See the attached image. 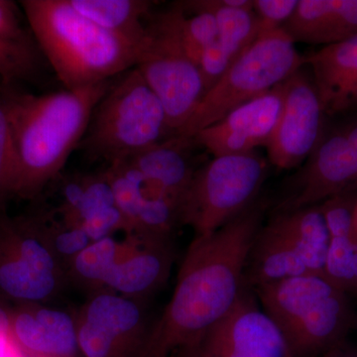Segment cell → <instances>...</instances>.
I'll use <instances>...</instances> for the list:
<instances>
[{
    "instance_id": "7402d4cb",
    "label": "cell",
    "mask_w": 357,
    "mask_h": 357,
    "mask_svg": "<svg viewBox=\"0 0 357 357\" xmlns=\"http://www.w3.org/2000/svg\"><path fill=\"white\" fill-rule=\"evenodd\" d=\"M91 22L139 47L145 37L144 20L154 2L148 0H70Z\"/></svg>"
},
{
    "instance_id": "d6986e66",
    "label": "cell",
    "mask_w": 357,
    "mask_h": 357,
    "mask_svg": "<svg viewBox=\"0 0 357 357\" xmlns=\"http://www.w3.org/2000/svg\"><path fill=\"white\" fill-rule=\"evenodd\" d=\"M192 138L172 136L129 160L141 173L148 190L169 197L180 206L197 169L189 151Z\"/></svg>"
},
{
    "instance_id": "6da1fadb",
    "label": "cell",
    "mask_w": 357,
    "mask_h": 357,
    "mask_svg": "<svg viewBox=\"0 0 357 357\" xmlns=\"http://www.w3.org/2000/svg\"><path fill=\"white\" fill-rule=\"evenodd\" d=\"M264 211V202L256 199L220 229L195 236L178 269L172 297L151 324L141 357H170L198 345L232 309L245 287L249 250Z\"/></svg>"
},
{
    "instance_id": "e575fe53",
    "label": "cell",
    "mask_w": 357,
    "mask_h": 357,
    "mask_svg": "<svg viewBox=\"0 0 357 357\" xmlns=\"http://www.w3.org/2000/svg\"><path fill=\"white\" fill-rule=\"evenodd\" d=\"M0 38L16 41L33 38L21 25L17 6L8 0H0Z\"/></svg>"
},
{
    "instance_id": "4fadbf2b",
    "label": "cell",
    "mask_w": 357,
    "mask_h": 357,
    "mask_svg": "<svg viewBox=\"0 0 357 357\" xmlns=\"http://www.w3.org/2000/svg\"><path fill=\"white\" fill-rule=\"evenodd\" d=\"M197 347L203 357H296L285 335L246 284L232 309Z\"/></svg>"
},
{
    "instance_id": "d6a6232c",
    "label": "cell",
    "mask_w": 357,
    "mask_h": 357,
    "mask_svg": "<svg viewBox=\"0 0 357 357\" xmlns=\"http://www.w3.org/2000/svg\"><path fill=\"white\" fill-rule=\"evenodd\" d=\"M236 59L218 40L204 51L199 62V69L203 77L206 93L218 83Z\"/></svg>"
},
{
    "instance_id": "7c38bea8",
    "label": "cell",
    "mask_w": 357,
    "mask_h": 357,
    "mask_svg": "<svg viewBox=\"0 0 357 357\" xmlns=\"http://www.w3.org/2000/svg\"><path fill=\"white\" fill-rule=\"evenodd\" d=\"M326 117L311 70L304 65L286 81L280 119L266 147L272 165L283 170L302 166L319 144Z\"/></svg>"
},
{
    "instance_id": "603a6c76",
    "label": "cell",
    "mask_w": 357,
    "mask_h": 357,
    "mask_svg": "<svg viewBox=\"0 0 357 357\" xmlns=\"http://www.w3.org/2000/svg\"><path fill=\"white\" fill-rule=\"evenodd\" d=\"M180 6L185 13L213 14L217 21L218 42L236 58L261 34L255 10L230 7L225 0H190L180 2Z\"/></svg>"
},
{
    "instance_id": "e0dca14e",
    "label": "cell",
    "mask_w": 357,
    "mask_h": 357,
    "mask_svg": "<svg viewBox=\"0 0 357 357\" xmlns=\"http://www.w3.org/2000/svg\"><path fill=\"white\" fill-rule=\"evenodd\" d=\"M307 275L325 276V264L271 225H261L249 250L244 274L246 286L255 290Z\"/></svg>"
},
{
    "instance_id": "7a4b0ae2",
    "label": "cell",
    "mask_w": 357,
    "mask_h": 357,
    "mask_svg": "<svg viewBox=\"0 0 357 357\" xmlns=\"http://www.w3.org/2000/svg\"><path fill=\"white\" fill-rule=\"evenodd\" d=\"M110 81L35 96L7 86L17 160L13 198L36 199L79 146Z\"/></svg>"
},
{
    "instance_id": "f35d334b",
    "label": "cell",
    "mask_w": 357,
    "mask_h": 357,
    "mask_svg": "<svg viewBox=\"0 0 357 357\" xmlns=\"http://www.w3.org/2000/svg\"><path fill=\"white\" fill-rule=\"evenodd\" d=\"M176 357H203L199 354L198 347L197 345L195 347H187V349H182L177 352V356Z\"/></svg>"
},
{
    "instance_id": "44dd1931",
    "label": "cell",
    "mask_w": 357,
    "mask_h": 357,
    "mask_svg": "<svg viewBox=\"0 0 357 357\" xmlns=\"http://www.w3.org/2000/svg\"><path fill=\"white\" fill-rule=\"evenodd\" d=\"M131 243V234H126L122 239L109 236L93 241L66 268L68 284L89 296L105 291L109 275Z\"/></svg>"
},
{
    "instance_id": "5bb4252c",
    "label": "cell",
    "mask_w": 357,
    "mask_h": 357,
    "mask_svg": "<svg viewBox=\"0 0 357 357\" xmlns=\"http://www.w3.org/2000/svg\"><path fill=\"white\" fill-rule=\"evenodd\" d=\"M285 89L286 81L231 110L217 123L199 131L192 137L195 144L215 157L267 147L280 119Z\"/></svg>"
},
{
    "instance_id": "ba28073f",
    "label": "cell",
    "mask_w": 357,
    "mask_h": 357,
    "mask_svg": "<svg viewBox=\"0 0 357 357\" xmlns=\"http://www.w3.org/2000/svg\"><path fill=\"white\" fill-rule=\"evenodd\" d=\"M68 286L44 236L39 208L18 215L0 210V302L50 304Z\"/></svg>"
},
{
    "instance_id": "83f0119b",
    "label": "cell",
    "mask_w": 357,
    "mask_h": 357,
    "mask_svg": "<svg viewBox=\"0 0 357 357\" xmlns=\"http://www.w3.org/2000/svg\"><path fill=\"white\" fill-rule=\"evenodd\" d=\"M17 174V160L9 115L8 91L0 86V210H7L13 198Z\"/></svg>"
},
{
    "instance_id": "5b68a950",
    "label": "cell",
    "mask_w": 357,
    "mask_h": 357,
    "mask_svg": "<svg viewBox=\"0 0 357 357\" xmlns=\"http://www.w3.org/2000/svg\"><path fill=\"white\" fill-rule=\"evenodd\" d=\"M172 136L163 105L134 67L110 84L79 147L89 158L112 165Z\"/></svg>"
},
{
    "instance_id": "ab89813d",
    "label": "cell",
    "mask_w": 357,
    "mask_h": 357,
    "mask_svg": "<svg viewBox=\"0 0 357 357\" xmlns=\"http://www.w3.org/2000/svg\"><path fill=\"white\" fill-rule=\"evenodd\" d=\"M352 241H356L357 243V202L356 208H354V220H352V230L351 236Z\"/></svg>"
},
{
    "instance_id": "30bf717a",
    "label": "cell",
    "mask_w": 357,
    "mask_h": 357,
    "mask_svg": "<svg viewBox=\"0 0 357 357\" xmlns=\"http://www.w3.org/2000/svg\"><path fill=\"white\" fill-rule=\"evenodd\" d=\"M81 357H141L151 323L145 303L102 291L75 314Z\"/></svg>"
},
{
    "instance_id": "4dcf8cb0",
    "label": "cell",
    "mask_w": 357,
    "mask_h": 357,
    "mask_svg": "<svg viewBox=\"0 0 357 357\" xmlns=\"http://www.w3.org/2000/svg\"><path fill=\"white\" fill-rule=\"evenodd\" d=\"M181 34L188 57L199 67L204 51L218 40L215 16L208 13H199L188 17L185 14Z\"/></svg>"
},
{
    "instance_id": "2e32d148",
    "label": "cell",
    "mask_w": 357,
    "mask_h": 357,
    "mask_svg": "<svg viewBox=\"0 0 357 357\" xmlns=\"http://www.w3.org/2000/svg\"><path fill=\"white\" fill-rule=\"evenodd\" d=\"M130 234L132 243L112 270L105 291L145 303L168 281L175 260L173 238Z\"/></svg>"
},
{
    "instance_id": "60d3db41",
    "label": "cell",
    "mask_w": 357,
    "mask_h": 357,
    "mask_svg": "<svg viewBox=\"0 0 357 357\" xmlns=\"http://www.w3.org/2000/svg\"><path fill=\"white\" fill-rule=\"evenodd\" d=\"M1 84H2V83H1V81H0V86H1Z\"/></svg>"
},
{
    "instance_id": "3957f363",
    "label": "cell",
    "mask_w": 357,
    "mask_h": 357,
    "mask_svg": "<svg viewBox=\"0 0 357 357\" xmlns=\"http://www.w3.org/2000/svg\"><path fill=\"white\" fill-rule=\"evenodd\" d=\"M20 6L65 89L109 81L135 67L139 47L91 22L70 0H22Z\"/></svg>"
},
{
    "instance_id": "9a60e30c",
    "label": "cell",
    "mask_w": 357,
    "mask_h": 357,
    "mask_svg": "<svg viewBox=\"0 0 357 357\" xmlns=\"http://www.w3.org/2000/svg\"><path fill=\"white\" fill-rule=\"evenodd\" d=\"M8 340L24 357H81L75 314L49 304L13 306Z\"/></svg>"
},
{
    "instance_id": "8fae6325",
    "label": "cell",
    "mask_w": 357,
    "mask_h": 357,
    "mask_svg": "<svg viewBox=\"0 0 357 357\" xmlns=\"http://www.w3.org/2000/svg\"><path fill=\"white\" fill-rule=\"evenodd\" d=\"M289 182L277 211L297 210L335 195L357 192V151L342 122L326 126L319 144Z\"/></svg>"
},
{
    "instance_id": "d4e9b609",
    "label": "cell",
    "mask_w": 357,
    "mask_h": 357,
    "mask_svg": "<svg viewBox=\"0 0 357 357\" xmlns=\"http://www.w3.org/2000/svg\"><path fill=\"white\" fill-rule=\"evenodd\" d=\"M112 185L114 203L128 225V234H132L143 199L146 196V185L139 171L130 162L112 164L105 171Z\"/></svg>"
},
{
    "instance_id": "ffe728a7",
    "label": "cell",
    "mask_w": 357,
    "mask_h": 357,
    "mask_svg": "<svg viewBox=\"0 0 357 357\" xmlns=\"http://www.w3.org/2000/svg\"><path fill=\"white\" fill-rule=\"evenodd\" d=\"M328 117L340 114L357 83V36L326 45L304 57Z\"/></svg>"
},
{
    "instance_id": "8d00e7d4",
    "label": "cell",
    "mask_w": 357,
    "mask_h": 357,
    "mask_svg": "<svg viewBox=\"0 0 357 357\" xmlns=\"http://www.w3.org/2000/svg\"><path fill=\"white\" fill-rule=\"evenodd\" d=\"M323 357H357V349L347 344L345 340L342 344L326 352Z\"/></svg>"
},
{
    "instance_id": "8992f818",
    "label": "cell",
    "mask_w": 357,
    "mask_h": 357,
    "mask_svg": "<svg viewBox=\"0 0 357 357\" xmlns=\"http://www.w3.org/2000/svg\"><path fill=\"white\" fill-rule=\"evenodd\" d=\"M303 66L304 56L282 28L261 33L204 95L191 119L174 136L194 137L231 110L287 81Z\"/></svg>"
},
{
    "instance_id": "d590c367",
    "label": "cell",
    "mask_w": 357,
    "mask_h": 357,
    "mask_svg": "<svg viewBox=\"0 0 357 357\" xmlns=\"http://www.w3.org/2000/svg\"><path fill=\"white\" fill-rule=\"evenodd\" d=\"M11 309L13 307L0 302V338L8 340L9 330H10Z\"/></svg>"
},
{
    "instance_id": "4316f807",
    "label": "cell",
    "mask_w": 357,
    "mask_h": 357,
    "mask_svg": "<svg viewBox=\"0 0 357 357\" xmlns=\"http://www.w3.org/2000/svg\"><path fill=\"white\" fill-rule=\"evenodd\" d=\"M40 52L34 38L16 41L0 38V81L6 86L32 81L38 76Z\"/></svg>"
},
{
    "instance_id": "f546056e",
    "label": "cell",
    "mask_w": 357,
    "mask_h": 357,
    "mask_svg": "<svg viewBox=\"0 0 357 357\" xmlns=\"http://www.w3.org/2000/svg\"><path fill=\"white\" fill-rule=\"evenodd\" d=\"M112 206H116L114 192L105 172L98 175H84L81 199L74 215L68 222L81 227L89 218Z\"/></svg>"
},
{
    "instance_id": "52a82bcc",
    "label": "cell",
    "mask_w": 357,
    "mask_h": 357,
    "mask_svg": "<svg viewBox=\"0 0 357 357\" xmlns=\"http://www.w3.org/2000/svg\"><path fill=\"white\" fill-rule=\"evenodd\" d=\"M185 16L178 3L150 13L135 66L163 105L173 136L191 119L206 95L199 67L188 57L183 45Z\"/></svg>"
},
{
    "instance_id": "277c9868",
    "label": "cell",
    "mask_w": 357,
    "mask_h": 357,
    "mask_svg": "<svg viewBox=\"0 0 357 357\" xmlns=\"http://www.w3.org/2000/svg\"><path fill=\"white\" fill-rule=\"evenodd\" d=\"M253 291L296 357L324 356L345 342L357 325L351 297L323 275L297 277Z\"/></svg>"
},
{
    "instance_id": "f1b7e54d",
    "label": "cell",
    "mask_w": 357,
    "mask_h": 357,
    "mask_svg": "<svg viewBox=\"0 0 357 357\" xmlns=\"http://www.w3.org/2000/svg\"><path fill=\"white\" fill-rule=\"evenodd\" d=\"M325 277L349 297L357 298V243L351 237L332 238Z\"/></svg>"
},
{
    "instance_id": "484cf974",
    "label": "cell",
    "mask_w": 357,
    "mask_h": 357,
    "mask_svg": "<svg viewBox=\"0 0 357 357\" xmlns=\"http://www.w3.org/2000/svg\"><path fill=\"white\" fill-rule=\"evenodd\" d=\"M39 211L47 243L66 271L68 264L93 241L82 227L66 222L57 211L45 206Z\"/></svg>"
},
{
    "instance_id": "836d02e7",
    "label": "cell",
    "mask_w": 357,
    "mask_h": 357,
    "mask_svg": "<svg viewBox=\"0 0 357 357\" xmlns=\"http://www.w3.org/2000/svg\"><path fill=\"white\" fill-rule=\"evenodd\" d=\"M299 0H253L261 33L283 27L297 9Z\"/></svg>"
},
{
    "instance_id": "1f68e13d",
    "label": "cell",
    "mask_w": 357,
    "mask_h": 357,
    "mask_svg": "<svg viewBox=\"0 0 357 357\" xmlns=\"http://www.w3.org/2000/svg\"><path fill=\"white\" fill-rule=\"evenodd\" d=\"M357 192L335 195L319 204L331 238L351 237Z\"/></svg>"
},
{
    "instance_id": "9c48e42d",
    "label": "cell",
    "mask_w": 357,
    "mask_h": 357,
    "mask_svg": "<svg viewBox=\"0 0 357 357\" xmlns=\"http://www.w3.org/2000/svg\"><path fill=\"white\" fill-rule=\"evenodd\" d=\"M257 152L223 155L197 169L180 204L181 225L195 236L220 229L255 203L267 177Z\"/></svg>"
},
{
    "instance_id": "ac0fdd59",
    "label": "cell",
    "mask_w": 357,
    "mask_h": 357,
    "mask_svg": "<svg viewBox=\"0 0 357 357\" xmlns=\"http://www.w3.org/2000/svg\"><path fill=\"white\" fill-rule=\"evenodd\" d=\"M282 29L294 43L326 46L357 36V0H299Z\"/></svg>"
},
{
    "instance_id": "74e56055",
    "label": "cell",
    "mask_w": 357,
    "mask_h": 357,
    "mask_svg": "<svg viewBox=\"0 0 357 357\" xmlns=\"http://www.w3.org/2000/svg\"><path fill=\"white\" fill-rule=\"evenodd\" d=\"M357 114V83L349 91L338 115Z\"/></svg>"
},
{
    "instance_id": "cb8c5ba5",
    "label": "cell",
    "mask_w": 357,
    "mask_h": 357,
    "mask_svg": "<svg viewBox=\"0 0 357 357\" xmlns=\"http://www.w3.org/2000/svg\"><path fill=\"white\" fill-rule=\"evenodd\" d=\"M267 223L297 241L326 265L332 238L319 204L293 211H276Z\"/></svg>"
}]
</instances>
